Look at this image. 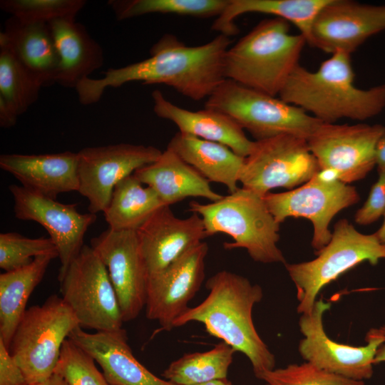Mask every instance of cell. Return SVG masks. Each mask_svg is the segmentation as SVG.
I'll list each match as a JSON object with an SVG mask.
<instances>
[{
	"mask_svg": "<svg viewBox=\"0 0 385 385\" xmlns=\"http://www.w3.org/2000/svg\"><path fill=\"white\" fill-rule=\"evenodd\" d=\"M133 175L151 188L168 206L188 197H203L215 202L223 196L214 191L210 182L198 171L168 148L157 160L136 170Z\"/></svg>",
	"mask_w": 385,
	"mask_h": 385,
	"instance_id": "cell-23",
	"label": "cell"
},
{
	"mask_svg": "<svg viewBox=\"0 0 385 385\" xmlns=\"http://www.w3.org/2000/svg\"><path fill=\"white\" fill-rule=\"evenodd\" d=\"M167 148L179 155L209 182L220 183L230 193L238 188L245 159L227 146L178 132Z\"/></svg>",
	"mask_w": 385,
	"mask_h": 385,
	"instance_id": "cell-26",
	"label": "cell"
},
{
	"mask_svg": "<svg viewBox=\"0 0 385 385\" xmlns=\"http://www.w3.org/2000/svg\"><path fill=\"white\" fill-rule=\"evenodd\" d=\"M0 44L6 46L42 86L56 83L59 56L48 24L11 16L0 33Z\"/></svg>",
	"mask_w": 385,
	"mask_h": 385,
	"instance_id": "cell-24",
	"label": "cell"
},
{
	"mask_svg": "<svg viewBox=\"0 0 385 385\" xmlns=\"http://www.w3.org/2000/svg\"><path fill=\"white\" fill-rule=\"evenodd\" d=\"M57 253L36 257L30 264L0 274V339L9 349L29 297Z\"/></svg>",
	"mask_w": 385,
	"mask_h": 385,
	"instance_id": "cell-28",
	"label": "cell"
},
{
	"mask_svg": "<svg viewBox=\"0 0 385 385\" xmlns=\"http://www.w3.org/2000/svg\"><path fill=\"white\" fill-rule=\"evenodd\" d=\"M192 213L179 218L164 205L136 230L148 275L164 270L208 237L202 217Z\"/></svg>",
	"mask_w": 385,
	"mask_h": 385,
	"instance_id": "cell-19",
	"label": "cell"
},
{
	"mask_svg": "<svg viewBox=\"0 0 385 385\" xmlns=\"http://www.w3.org/2000/svg\"><path fill=\"white\" fill-rule=\"evenodd\" d=\"M48 24L59 56L56 83L75 89L81 81L103 66L102 48L75 19H57Z\"/></svg>",
	"mask_w": 385,
	"mask_h": 385,
	"instance_id": "cell-25",
	"label": "cell"
},
{
	"mask_svg": "<svg viewBox=\"0 0 385 385\" xmlns=\"http://www.w3.org/2000/svg\"><path fill=\"white\" fill-rule=\"evenodd\" d=\"M351 54L338 51L315 71L299 65L279 94L284 102L323 123L342 118L365 120L385 108V83L361 89L354 85Z\"/></svg>",
	"mask_w": 385,
	"mask_h": 385,
	"instance_id": "cell-3",
	"label": "cell"
},
{
	"mask_svg": "<svg viewBox=\"0 0 385 385\" xmlns=\"http://www.w3.org/2000/svg\"><path fill=\"white\" fill-rule=\"evenodd\" d=\"M29 385H68L67 382L58 374H53L48 379Z\"/></svg>",
	"mask_w": 385,
	"mask_h": 385,
	"instance_id": "cell-41",
	"label": "cell"
},
{
	"mask_svg": "<svg viewBox=\"0 0 385 385\" xmlns=\"http://www.w3.org/2000/svg\"><path fill=\"white\" fill-rule=\"evenodd\" d=\"M209 293L198 305L189 307L173 324L179 327L192 322L204 324L217 337L245 354L257 378L274 369L275 357L257 333L252 309L263 297L262 287L236 273L222 270L206 282Z\"/></svg>",
	"mask_w": 385,
	"mask_h": 385,
	"instance_id": "cell-2",
	"label": "cell"
},
{
	"mask_svg": "<svg viewBox=\"0 0 385 385\" xmlns=\"http://www.w3.org/2000/svg\"><path fill=\"white\" fill-rule=\"evenodd\" d=\"M384 133L381 124L322 123L307 143L320 170H331L348 184L364 178L376 165L375 146Z\"/></svg>",
	"mask_w": 385,
	"mask_h": 385,
	"instance_id": "cell-13",
	"label": "cell"
},
{
	"mask_svg": "<svg viewBox=\"0 0 385 385\" xmlns=\"http://www.w3.org/2000/svg\"><path fill=\"white\" fill-rule=\"evenodd\" d=\"M151 96L155 115L173 122L180 133L221 143L243 158L251 153L255 141L250 140L244 129L227 114L206 108L195 111L183 108L166 99L159 90H155Z\"/></svg>",
	"mask_w": 385,
	"mask_h": 385,
	"instance_id": "cell-22",
	"label": "cell"
},
{
	"mask_svg": "<svg viewBox=\"0 0 385 385\" xmlns=\"http://www.w3.org/2000/svg\"><path fill=\"white\" fill-rule=\"evenodd\" d=\"M384 221L379 229L374 234L378 238L381 243L385 245V213L384 215Z\"/></svg>",
	"mask_w": 385,
	"mask_h": 385,
	"instance_id": "cell-43",
	"label": "cell"
},
{
	"mask_svg": "<svg viewBox=\"0 0 385 385\" xmlns=\"http://www.w3.org/2000/svg\"><path fill=\"white\" fill-rule=\"evenodd\" d=\"M59 282L61 298L81 328L96 332L123 328L118 299L108 270L91 246L83 247Z\"/></svg>",
	"mask_w": 385,
	"mask_h": 385,
	"instance_id": "cell-9",
	"label": "cell"
},
{
	"mask_svg": "<svg viewBox=\"0 0 385 385\" xmlns=\"http://www.w3.org/2000/svg\"><path fill=\"white\" fill-rule=\"evenodd\" d=\"M80 327L61 297L53 294L29 307L13 336L9 351L29 384L54 374L64 342Z\"/></svg>",
	"mask_w": 385,
	"mask_h": 385,
	"instance_id": "cell-8",
	"label": "cell"
},
{
	"mask_svg": "<svg viewBox=\"0 0 385 385\" xmlns=\"http://www.w3.org/2000/svg\"><path fill=\"white\" fill-rule=\"evenodd\" d=\"M0 385H29L22 370L1 339Z\"/></svg>",
	"mask_w": 385,
	"mask_h": 385,
	"instance_id": "cell-38",
	"label": "cell"
},
{
	"mask_svg": "<svg viewBox=\"0 0 385 385\" xmlns=\"http://www.w3.org/2000/svg\"><path fill=\"white\" fill-rule=\"evenodd\" d=\"M91 247L108 270L123 322L135 319L145 307L148 277L136 230L108 228L91 239Z\"/></svg>",
	"mask_w": 385,
	"mask_h": 385,
	"instance_id": "cell-17",
	"label": "cell"
},
{
	"mask_svg": "<svg viewBox=\"0 0 385 385\" xmlns=\"http://www.w3.org/2000/svg\"><path fill=\"white\" fill-rule=\"evenodd\" d=\"M374 158L379 173L385 172V133L379 138L376 144Z\"/></svg>",
	"mask_w": 385,
	"mask_h": 385,
	"instance_id": "cell-40",
	"label": "cell"
},
{
	"mask_svg": "<svg viewBox=\"0 0 385 385\" xmlns=\"http://www.w3.org/2000/svg\"><path fill=\"white\" fill-rule=\"evenodd\" d=\"M382 334L385 336V326L379 328ZM381 362H385V343H384L377 350L374 359V365Z\"/></svg>",
	"mask_w": 385,
	"mask_h": 385,
	"instance_id": "cell-42",
	"label": "cell"
},
{
	"mask_svg": "<svg viewBox=\"0 0 385 385\" xmlns=\"http://www.w3.org/2000/svg\"><path fill=\"white\" fill-rule=\"evenodd\" d=\"M197 385H232V384L227 379H217Z\"/></svg>",
	"mask_w": 385,
	"mask_h": 385,
	"instance_id": "cell-44",
	"label": "cell"
},
{
	"mask_svg": "<svg viewBox=\"0 0 385 385\" xmlns=\"http://www.w3.org/2000/svg\"><path fill=\"white\" fill-rule=\"evenodd\" d=\"M208 250L202 242L164 270L148 275L146 317L158 322L161 330L173 329L174 322L189 308L205 279Z\"/></svg>",
	"mask_w": 385,
	"mask_h": 385,
	"instance_id": "cell-16",
	"label": "cell"
},
{
	"mask_svg": "<svg viewBox=\"0 0 385 385\" xmlns=\"http://www.w3.org/2000/svg\"><path fill=\"white\" fill-rule=\"evenodd\" d=\"M265 385H269V384H266Z\"/></svg>",
	"mask_w": 385,
	"mask_h": 385,
	"instance_id": "cell-45",
	"label": "cell"
},
{
	"mask_svg": "<svg viewBox=\"0 0 385 385\" xmlns=\"http://www.w3.org/2000/svg\"><path fill=\"white\" fill-rule=\"evenodd\" d=\"M229 0H111L108 4L118 20L148 14H173L211 17L222 14Z\"/></svg>",
	"mask_w": 385,
	"mask_h": 385,
	"instance_id": "cell-31",
	"label": "cell"
},
{
	"mask_svg": "<svg viewBox=\"0 0 385 385\" xmlns=\"http://www.w3.org/2000/svg\"><path fill=\"white\" fill-rule=\"evenodd\" d=\"M18 115L1 99H0V126L3 128L13 127Z\"/></svg>",
	"mask_w": 385,
	"mask_h": 385,
	"instance_id": "cell-39",
	"label": "cell"
},
{
	"mask_svg": "<svg viewBox=\"0 0 385 385\" xmlns=\"http://www.w3.org/2000/svg\"><path fill=\"white\" fill-rule=\"evenodd\" d=\"M307 40L289 33V24L264 19L230 47L224 58L226 79L276 97L299 65Z\"/></svg>",
	"mask_w": 385,
	"mask_h": 385,
	"instance_id": "cell-4",
	"label": "cell"
},
{
	"mask_svg": "<svg viewBox=\"0 0 385 385\" xmlns=\"http://www.w3.org/2000/svg\"><path fill=\"white\" fill-rule=\"evenodd\" d=\"M41 87L12 52L0 44V99L20 115L37 101Z\"/></svg>",
	"mask_w": 385,
	"mask_h": 385,
	"instance_id": "cell-32",
	"label": "cell"
},
{
	"mask_svg": "<svg viewBox=\"0 0 385 385\" xmlns=\"http://www.w3.org/2000/svg\"><path fill=\"white\" fill-rule=\"evenodd\" d=\"M205 108L232 118L256 140L281 134L308 139L323 123L302 108L225 79L207 98Z\"/></svg>",
	"mask_w": 385,
	"mask_h": 385,
	"instance_id": "cell-7",
	"label": "cell"
},
{
	"mask_svg": "<svg viewBox=\"0 0 385 385\" xmlns=\"http://www.w3.org/2000/svg\"><path fill=\"white\" fill-rule=\"evenodd\" d=\"M54 374L68 385H110L93 357L69 338L62 346Z\"/></svg>",
	"mask_w": 385,
	"mask_h": 385,
	"instance_id": "cell-35",
	"label": "cell"
},
{
	"mask_svg": "<svg viewBox=\"0 0 385 385\" xmlns=\"http://www.w3.org/2000/svg\"><path fill=\"white\" fill-rule=\"evenodd\" d=\"M84 0H1L0 8L11 16L29 23L48 24L61 19H75Z\"/></svg>",
	"mask_w": 385,
	"mask_h": 385,
	"instance_id": "cell-33",
	"label": "cell"
},
{
	"mask_svg": "<svg viewBox=\"0 0 385 385\" xmlns=\"http://www.w3.org/2000/svg\"><path fill=\"white\" fill-rule=\"evenodd\" d=\"M385 213V172L379 173L372 185L367 200L354 216L355 222L367 225L377 221Z\"/></svg>",
	"mask_w": 385,
	"mask_h": 385,
	"instance_id": "cell-37",
	"label": "cell"
},
{
	"mask_svg": "<svg viewBox=\"0 0 385 385\" xmlns=\"http://www.w3.org/2000/svg\"><path fill=\"white\" fill-rule=\"evenodd\" d=\"M331 304L317 300L312 311L302 314L299 326L304 338L299 344L302 357L317 367L356 381L369 379L373 374L374 359L378 349L385 343L379 329L366 333L365 346H354L332 340L326 334L323 316Z\"/></svg>",
	"mask_w": 385,
	"mask_h": 385,
	"instance_id": "cell-12",
	"label": "cell"
},
{
	"mask_svg": "<svg viewBox=\"0 0 385 385\" xmlns=\"http://www.w3.org/2000/svg\"><path fill=\"white\" fill-rule=\"evenodd\" d=\"M385 30V5L332 0L317 15L307 43L331 54L354 52L368 38Z\"/></svg>",
	"mask_w": 385,
	"mask_h": 385,
	"instance_id": "cell-18",
	"label": "cell"
},
{
	"mask_svg": "<svg viewBox=\"0 0 385 385\" xmlns=\"http://www.w3.org/2000/svg\"><path fill=\"white\" fill-rule=\"evenodd\" d=\"M265 202L278 223L287 217H304L313 225L312 246L315 252L331 240L329 225L341 210L356 204L359 195L354 187L330 178L319 170L310 180L287 192H268Z\"/></svg>",
	"mask_w": 385,
	"mask_h": 385,
	"instance_id": "cell-11",
	"label": "cell"
},
{
	"mask_svg": "<svg viewBox=\"0 0 385 385\" xmlns=\"http://www.w3.org/2000/svg\"><path fill=\"white\" fill-rule=\"evenodd\" d=\"M331 1L229 0L227 6L215 20L211 28L230 37L239 33L235 23L239 16L251 12L272 14L295 25L307 43L317 15Z\"/></svg>",
	"mask_w": 385,
	"mask_h": 385,
	"instance_id": "cell-27",
	"label": "cell"
},
{
	"mask_svg": "<svg viewBox=\"0 0 385 385\" xmlns=\"http://www.w3.org/2000/svg\"><path fill=\"white\" fill-rule=\"evenodd\" d=\"M162 152L153 145L129 143L87 147L77 152L78 192L88 200L89 212H103L115 185L157 160Z\"/></svg>",
	"mask_w": 385,
	"mask_h": 385,
	"instance_id": "cell-14",
	"label": "cell"
},
{
	"mask_svg": "<svg viewBox=\"0 0 385 385\" xmlns=\"http://www.w3.org/2000/svg\"><path fill=\"white\" fill-rule=\"evenodd\" d=\"M315 253L312 260L285 264L297 289V311L301 314L309 313L322 288L343 273L361 262L375 265L385 259V245L374 233L362 234L342 219L334 226L329 242Z\"/></svg>",
	"mask_w": 385,
	"mask_h": 385,
	"instance_id": "cell-6",
	"label": "cell"
},
{
	"mask_svg": "<svg viewBox=\"0 0 385 385\" xmlns=\"http://www.w3.org/2000/svg\"><path fill=\"white\" fill-rule=\"evenodd\" d=\"M52 253L58 254V251L50 237L29 238L14 232L0 234V267L4 272L21 268L36 257Z\"/></svg>",
	"mask_w": 385,
	"mask_h": 385,
	"instance_id": "cell-34",
	"label": "cell"
},
{
	"mask_svg": "<svg viewBox=\"0 0 385 385\" xmlns=\"http://www.w3.org/2000/svg\"><path fill=\"white\" fill-rule=\"evenodd\" d=\"M15 217L21 220L34 221L43 227L55 244L60 260L58 281L81 251L85 234L97 216L82 214L77 204H63L23 186L10 185Z\"/></svg>",
	"mask_w": 385,
	"mask_h": 385,
	"instance_id": "cell-15",
	"label": "cell"
},
{
	"mask_svg": "<svg viewBox=\"0 0 385 385\" xmlns=\"http://www.w3.org/2000/svg\"><path fill=\"white\" fill-rule=\"evenodd\" d=\"M189 211L202 217L208 237L225 233L233 239L224 242L225 250L243 248L255 262L286 264L277 247L280 224L269 210L264 196L242 187L215 202L191 201Z\"/></svg>",
	"mask_w": 385,
	"mask_h": 385,
	"instance_id": "cell-5",
	"label": "cell"
},
{
	"mask_svg": "<svg viewBox=\"0 0 385 385\" xmlns=\"http://www.w3.org/2000/svg\"><path fill=\"white\" fill-rule=\"evenodd\" d=\"M235 352L221 342L210 350L184 354L169 364L163 376L176 385H197L227 379Z\"/></svg>",
	"mask_w": 385,
	"mask_h": 385,
	"instance_id": "cell-30",
	"label": "cell"
},
{
	"mask_svg": "<svg viewBox=\"0 0 385 385\" xmlns=\"http://www.w3.org/2000/svg\"><path fill=\"white\" fill-rule=\"evenodd\" d=\"M259 379L269 385H364V381L329 372L308 361L265 371Z\"/></svg>",
	"mask_w": 385,
	"mask_h": 385,
	"instance_id": "cell-36",
	"label": "cell"
},
{
	"mask_svg": "<svg viewBox=\"0 0 385 385\" xmlns=\"http://www.w3.org/2000/svg\"><path fill=\"white\" fill-rule=\"evenodd\" d=\"M230 44V37L220 34L197 46H187L167 34L150 48L149 58L109 68L101 78H86L75 90L84 106L98 102L107 88H118L132 81L165 84L185 97L200 101L210 97L226 79L224 58Z\"/></svg>",
	"mask_w": 385,
	"mask_h": 385,
	"instance_id": "cell-1",
	"label": "cell"
},
{
	"mask_svg": "<svg viewBox=\"0 0 385 385\" xmlns=\"http://www.w3.org/2000/svg\"><path fill=\"white\" fill-rule=\"evenodd\" d=\"M320 170L307 140L281 134L255 140L240 175L243 188L265 196L272 189H293L310 180Z\"/></svg>",
	"mask_w": 385,
	"mask_h": 385,
	"instance_id": "cell-10",
	"label": "cell"
},
{
	"mask_svg": "<svg viewBox=\"0 0 385 385\" xmlns=\"http://www.w3.org/2000/svg\"><path fill=\"white\" fill-rule=\"evenodd\" d=\"M164 205L156 192L133 173L115 185L103 215L111 230H137Z\"/></svg>",
	"mask_w": 385,
	"mask_h": 385,
	"instance_id": "cell-29",
	"label": "cell"
},
{
	"mask_svg": "<svg viewBox=\"0 0 385 385\" xmlns=\"http://www.w3.org/2000/svg\"><path fill=\"white\" fill-rule=\"evenodd\" d=\"M0 168L16 178L21 186L53 199L59 194L78 190L77 153L3 154Z\"/></svg>",
	"mask_w": 385,
	"mask_h": 385,
	"instance_id": "cell-21",
	"label": "cell"
},
{
	"mask_svg": "<svg viewBox=\"0 0 385 385\" xmlns=\"http://www.w3.org/2000/svg\"><path fill=\"white\" fill-rule=\"evenodd\" d=\"M68 338L100 365L110 385H176L158 377L137 360L123 328L91 333L77 327Z\"/></svg>",
	"mask_w": 385,
	"mask_h": 385,
	"instance_id": "cell-20",
	"label": "cell"
}]
</instances>
